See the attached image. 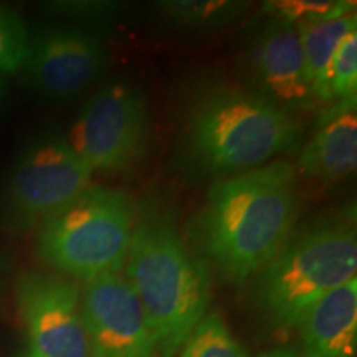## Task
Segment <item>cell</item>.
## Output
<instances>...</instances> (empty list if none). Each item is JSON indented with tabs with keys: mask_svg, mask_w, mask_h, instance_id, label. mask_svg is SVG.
<instances>
[{
	"mask_svg": "<svg viewBox=\"0 0 357 357\" xmlns=\"http://www.w3.org/2000/svg\"><path fill=\"white\" fill-rule=\"evenodd\" d=\"M25 357H40V356L37 354V352H33L32 349H30V352H29V354H26Z\"/></svg>",
	"mask_w": 357,
	"mask_h": 357,
	"instance_id": "obj_22",
	"label": "cell"
},
{
	"mask_svg": "<svg viewBox=\"0 0 357 357\" xmlns=\"http://www.w3.org/2000/svg\"><path fill=\"white\" fill-rule=\"evenodd\" d=\"M134 218L136 208L124 192L89 185L68 207L38 227L40 260L83 281L119 273L128 257Z\"/></svg>",
	"mask_w": 357,
	"mask_h": 357,
	"instance_id": "obj_5",
	"label": "cell"
},
{
	"mask_svg": "<svg viewBox=\"0 0 357 357\" xmlns=\"http://www.w3.org/2000/svg\"><path fill=\"white\" fill-rule=\"evenodd\" d=\"M93 172L61 134H45L22 151L3 194V218L15 230L43 225L91 185Z\"/></svg>",
	"mask_w": 357,
	"mask_h": 357,
	"instance_id": "obj_6",
	"label": "cell"
},
{
	"mask_svg": "<svg viewBox=\"0 0 357 357\" xmlns=\"http://www.w3.org/2000/svg\"><path fill=\"white\" fill-rule=\"evenodd\" d=\"M181 357H247L217 312L205 314L181 347Z\"/></svg>",
	"mask_w": 357,
	"mask_h": 357,
	"instance_id": "obj_16",
	"label": "cell"
},
{
	"mask_svg": "<svg viewBox=\"0 0 357 357\" xmlns=\"http://www.w3.org/2000/svg\"><path fill=\"white\" fill-rule=\"evenodd\" d=\"M106 63V50L95 35L78 29H45L29 38L20 70L42 96L66 100L91 86Z\"/></svg>",
	"mask_w": 357,
	"mask_h": 357,
	"instance_id": "obj_11",
	"label": "cell"
},
{
	"mask_svg": "<svg viewBox=\"0 0 357 357\" xmlns=\"http://www.w3.org/2000/svg\"><path fill=\"white\" fill-rule=\"evenodd\" d=\"M356 12L336 17V19L312 22V24L296 26L301 40L303 55H305L306 75L311 83L316 102H321L323 100L326 75H328V68L331 65L339 43L344 40L346 35L356 32Z\"/></svg>",
	"mask_w": 357,
	"mask_h": 357,
	"instance_id": "obj_14",
	"label": "cell"
},
{
	"mask_svg": "<svg viewBox=\"0 0 357 357\" xmlns=\"http://www.w3.org/2000/svg\"><path fill=\"white\" fill-rule=\"evenodd\" d=\"M357 235L349 217L323 218L293 231L253 276L258 310L273 328H298L328 293L356 278Z\"/></svg>",
	"mask_w": 357,
	"mask_h": 357,
	"instance_id": "obj_4",
	"label": "cell"
},
{
	"mask_svg": "<svg viewBox=\"0 0 357 357\" xmlns=\"http://www.w3.org/2000/svg\"><path fill=\"white\" fill-rule=\"evenodd\" d=\"M357 91V32L346 35L334 53L326 75L321 102L356 100Z\"/></svg>",
	"mask_w": 357,
	"mask_h": 357,
	"instance_id": "obj_17",
	"label": "cell"
},
{
	"mask_svg": "<svg viewBox=\"0 0 357 357\" xmlns=\"http://www.w3.org/2000/svg\"><path fill=\"white\" fill-rule=\"evenodd\" d=\"M242 66L247 89L284 113L294 114L316 105L300 33L293 24L268 17L250 37Z\"/></svg>",
	"mask_w": 357,
	"mask_h": 357,
	"instance_id": "obj_8",
	"label": "cell"
},
{
	"mask_svg": "<svg viewBox=\"0 0 357 357\" xmlns=\"http://www.w3.org/2000/svg\"><path fill=\"white\" fill-rule=\"evenodd\" d=\"M296 171L318 181H337L357 166L356 100L339 101L324 114L306 144L300 146Z\"/></svg>",
	"mask_w": 357,
	"mask_h": 357,
	"instance_id": "obj_12",
	"label": "cell"
},
{
	"mask_svg": "<svg viewBox=\"0 0 357 357\" xmlns=\"http://www.w3.org/2000/svg\"><path fill=\"white\" fill-rule=\"evenodd\" d=\"M29 38L30 35L19 13L0 6V75L15 73L22 68Z\"/></svg>",
	"mask_w": 357,
	"mask_h": 357,
	"instance_id": "obj_19",
	"label": "cell"
},
{
	"mask_svg": "<svg viewBox=\"0 0 357 357\" xmlns=\"http://www.w3.org/2000/svg\"><path fill=\"white\" fill-rule=\"evenodd\" d=\"M260 357H303L301 354H298L294 349H288V347H281V349H275L270 352H265Z\"/></svg>",
	"mask_w": 357,
	"mask_h": 357,
	"instance_id": "obj_20",
	"label": "cell"
},
{
	"mask_svg": "<svg viewBox=\"0 0 357 357\" xmlns=\"http://www.w3.org/2000/svg\"><path fill=\"white\" fill-rule=\"evenodd\" d=\"M155 10L166 24L184 32H213L242 19L248 2L236 0H160Z\"/></svg>",
	"mask_w": 357,
	"mask_h": 357,
	"instance_id": "obj_15",
	"label": "cell"
},
{
	"mask_svg": "<svg viewBox=\"0 0 357 357\" xmlns=\"http://www.w3.org/2000/svg\"><path fill=\"white\" fill-rule=\"evenodd\" d=\"M149 139L144 93L136 84L114 82L84 102L68 141L93 174H118L144 158Z\"/></svg>",
	"mask_w": 357,
	"mask_h": 357,
	"instance_id": "obj_7",
	"label": "cell"
},
{
	"mask_svg": "<svg viewBox=\"0 0 357 357\" xmlns=\"http://www.w3.org/2000/svg\"><path fill=\"white\" fill-rule=\"evenodd\" d=\"M298 171L276 159L213 181L189 231L199 257L234 287L252 281L280 252L298 218Z\"/></svg>",
	"mask_w": 357,
	"mask_h": 357,
	"instance_id": "obj_1",
	"label": "cell"
},
{
	"mask_svg": "<svg viewBox=\"0 0 357 357\" xmlns=\"http://www.w3.org/2000/svg\"><path fill=\"white\" fill-rule=\"evenodd\" d=\"M303 357H356L357 280L319 300L298 324Z\"/></svg>",
	"mask_w": 357,
	"mask_h": 357,
	"instance_id": "obj_13",
	"label": "cell"
},
{
	"mask_svg": "<svg viewBox=\"0 0 357 357\" xmlns=\"http://www.w3.org/2000/svg\"><path fill=\"white\" fill-rule=\"evenodd\" d=\"M123 268L144 310L159 357H174L211 305L207 263L192 252L166 211L146 205L136 212Z\"/></svg>",
	"mask_w": 357,
	"mask_h": 357,
	"instance_id": "obj_3",
	"label": "cell"
},
{
	"mask_svg": "<svg viewBox=\"0 0 357 357\" xmlns=\"http://www.w3.org/2000/svg\"><path fill=\"white\" fill-rule=\"evenodd\" d=\"M7 93H8V84H7L6 75H0V111H2L3 105H6Z\"/></svg>",
	"mask_w": 357,
	"mask_h": 357,
	"instance_id": "obj_21",
	"label": "cell"
},
{
	"mask_svg": "<svg viewBox=\"0 0 357 357\" xmlns=\"http://www.w3.org/2000/svg\"><path fill=\"white\" fill-rule=\"evenodd\" d=\"M263 10L271 19H278L294 26L312 22H323L336 17L356 12V2L349 0H281V2H266Z\"/></svg>",
	"mask_w": 357,
	"mask_h": 357,
	"instance_id": "obj_18",
	"label": "cell"
},
{
	"mask_svg": "<svg viewBox=\"0 0 357 357\" xmlns=\"http://www.w3.org/2000/svg\"><path fill=\"white\" fill-rule=\"evenodd\" d=\"M79 303L93 357H159L144 310L121 273L84 281Z\"/></svg>",
	"mask_w": 357,
	"mask_h": 357,
	"instance_id": "obj_9",
	"label": "cell"
},
{
	"mask_svg": "<svg viewBox=\"0 0 357 357\" xmlns=\"http://www.w3.org/2000/svg\"><path fill=\"white\" fill-rule=\"evenodd\" d=\"M300 141L296 116L247 88L217 83L187 105L177 155L189 176L218 181L280 159Z\"/></svg>",
	"mask_w": 357,
	"mask_h": 357,
	"instance_id": "obj_2",
	"label": "cell"
},
{
	"mask_svg": "<svg viewBox=\"0 0 357 357\" xmlns=\"http://www.w3.org/2000/svg\"><path fill=\"white\" fill-rule=\"evenodd\" d=\"M82 288L53 275L30 273L19 283V305L32 351L40 357H93L82 316Z\"/></svg>",
	"mask_w": 357,
	"mask_h": 357,
	"instance_id": "obj_10",
	"label": "cell"
}]
</instances>
